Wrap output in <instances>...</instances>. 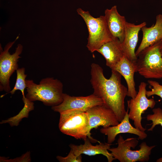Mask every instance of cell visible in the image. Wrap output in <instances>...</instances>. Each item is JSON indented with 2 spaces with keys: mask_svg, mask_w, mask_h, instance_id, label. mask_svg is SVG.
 <instances>
[{
  "mask_svg": "<svg viewBox=\"0 0 162 162\" xmlns=\"http://www.w3.org/2000/svg\"><path fill=\"white\" fill-rule=\"evenodd\" d=\"M111 72L110 77L107 79L102 68L98 64L92 63L91 66L90 82L93 94L102 99L103 104L113 111L120 122L126 112L124 100L127 96L128 88L122 84L120 74L113 70H111Z\"/></svg>",
  "mask_w": 162,
  "mask_h": 162,
  "instance_id": "obj_1",
  "label": "cell"
},
{
  "mask_svg": "<svg viewBox=\"0 0 162 162\" xmlns=\"http://www.w3.org/2000/svg\"><path fill=\"white\" fill-rule=\"evenodd\" d=\"M27 94L29 101H40L46 106H54L63 100V85L57 79L46 77L41 80L38 84L33 80H26Z\"/></svg>",
  "mask_w": 162,
  "mask_h": 162,
  "instance_id": "obj_2",
  "label": "cell"
},
{
  "mask_svg": "<svg viewBox=\"0 0 162 162\" xmlns=\"http://www.w3.org/2000/svg\"><path fill=\"white\" fill-rule=\"evenodd\" d=\"M60 114L58 128L63 134L76 139L85 141L88 137L92 142L100 143L91 136L89 118L86 111L69 110Z\"/></svg>",
  "mask_w": 162,
  "mask_h": 162,
  "instance_id": "obj_3",
  "label": "cell"
},
{
  "mask_svg": "<svg viewBox=\"0 0 162 162\" xmlns=\"http://www.w3.org/2000/svg\"><path fill=\"white\" fill-rule=\"evenodd\" d=\"M139 141L136 138L131 137L124 140L122 136L119 135L117 147L109 149L115 160L120 162H148L150 158L152 149L155 146H149L146 142H143L139 146L140 148L132 150L137 146Z\"/></svg>",
  "mask_w": 162,
  "mask_h": 162,
  "instance_id": "obj_4",
  "label": "cell"
},
{
  "mask_svg": "<svg viewBox=\"0 0 162 162\" xmlns=\"http://www.w3.org/2000/svg\"><path fill=\"white\" fill-rule=\"evenodd\" d=\"M76 11L86 25L88 32L86 47L91 52L97 51L103 44L112 39L104 16L95 18L88 11H85L80 8Z\"/></svg>",
  "mask_w": 162,
  "mask_h": 162,
  "instance_id": "obj_5",
  "label": "cell"
},
{
  "mask_svg": "<svg viewBox=\"0 0 162 162\" xmlns=\"http://www.w3.org/2000/svg\"><path fill=\"white\" fill-rule=\"evenodd\" d=\"M160 41L146 48L137 56L136 64L137 72L146 78H162Z\"/></svg>",
  "mask_w": 162,
  "mask_h": 162,
  "instance_id": "obj_6",
  "label": "cell"
},
{
  "mask_svg": "<svg viewBox=\"0 0 162 162\" xmlns=\"http://www.w3.org/2000/svg\"><path fill=\"white\" fill-rule=\"evenodd\" d=\"M16 40L8 43L3 50L0 45V91H4L7 93L11 90L10 84V79L13 74L19 68V59L21 53L23 46L18 44L15 52L12 54H10L9 50L14 43Z\"/></svg>",
  "mask_w": 162,
  "mask_h": 162,
  "instance_id": "obj_7",
  "label": "cell"
},
{
  "mask_svg": "<svg viewBox=\"0 0 162 162\" xmlns=\"http://www.w3.org/2000/svg\"><path fill=\"white\" fill-rule=\"evenodd\" d=\"M146 86L145 82H141L136 97L128 101L129 119L134 121L135 127L144 132L146 129L142 125V114L148 108H153L156 104L153 99L147 98L146 94Z\"/></svg>",
  "mask_w": 162,
  "mask_h": 162,
  "instance_id": "obj_8",
  "label": "cell"
},
{
  "mask_svg": "<svg viewBox=\"0 0 162 162\" xmlns=\"http://www.w3.org/2000/svg\"><path fill=\"white\" fill-rule=\"evenodd\" d=\"M103 104L102 99L93 94L86 96H74L64 93L62 102L52 106L51 109L59 113L72 110L86 111L92 107Z\"/></svg>",
  "mask_w": 162,
  "mask_h": 162,
  "instance_id": "obj_9",
  "label": "cell"
},
{
  "mask_svg": "<svg viewBox=\"0 0 162 162\" xmlns=\"http://www.w3.org/2000/svg\"><path fill=\"white\" fill-rule=\"evenodd\" d=\"M86 111L89 118L90 131L100 126L106 128L119 123L113 111L104 104L92 107Z\"/></svg>",
  "mask_w": 162,
  "mask_h": 162,
  "instance_id": "obj_10",
  "label": "cell"
},
{
  "mask_svg": "<svg viewBox=\"0 0 162 162\" xmlns=\"http://www.w3.org/2000/svg\"><path fill=\"white\" fill-rule=\"evenodd\" d=\"M146 23L143 22L136 25L126 21L124 40L121 43L124 56L131 61L136 62L137 57L135 49L138 41L139 32Z\"/></svg>",
  "mask_w": 162,
  "mask_h": 162,
  "instance_id": "obj_11",
  "label": "cell"
},
{
  "mask_svg": "<svg viewBox=\"0 0 162 162\" xmlns=\"http://www.w3.org/2000/svg\"><path fill=\"white\" fill-rule=\"evenodd\" d=\"M100 132L107 136V143L111 144L115 140L116 136L121 133H128L136 135L138 136L139 139L141 140L147 136L145 132L133 127L130 124L128 109L124 118L118 124L106 128H102L100 129Z\"/></svg>",
  "mask_w": 162,
  "mask_h": 162,
  "instance_id": "obj_12",
  "label": "cell"
},
{
  "mask_svg": "<svg viewBox=\"0 0 162 162\" xmlns=\"http://www.w3.org/2000/svg\"><path fill=\"white\" fill-rule=\"evenodd\" d=\"M108 30L113 38H118L121 43L124 40L126 20L124 16L118 12L116 6L105 11L104 15Z\"/></svg>",
  "mask_w": 162,
  "mask_h": 162,
  "instance_id": "obj_13",
  "label": "cell"
},
{
  "mask_svg": "<svg viewBox=\"0 0 162 162\" xmlns=\"http://www.w3.org/2000/svg\"><path fill=\"white\" fill-rule=\"evenodd\" d=\"M111 70L118 72L124 77L128 86L127 96L134 98L137 93L134 80V73L137 72L136 62L131 61L124 56Z\"/></svg>",
  "mask_w": 162,
  "mask_h": 162,
  "instance_id": "obj_14",
  "label": "cell"
},
{
  "mask_svg": "<svg viewBox=\"0 0 162 162\" xmlns=\"http://www.w3.org/2000/svg\"><path fill=\"white\" fill-rule=\"evenodd\" d=\"M111 144L108 143L100 142L98 145L94 146L92 145L88 138L84 141V143L83 144L77 145L70 144L69 146L77 156L82 154L89 156L101 154L107 158L108 162H112L115 159L111 153L108 152L109 149L111 148Z\"/></svg>",
  "mask_w": 162,
  "mask_h": 162,
  "instance_id": "obj_15",
  "label": "cell"
},
{
  "mask_svg": "<svg viewBox=\"0 0 162 162\" xmlns=\"http://www.w3.org/2000/svg\"><path fill=\"white\" fill-rule=\"evenodd\" d=\"M141 30L142 32V38L135 52L136 57L144 49L162 39V15L159 14L156 16L154 25L150 27H147L146 26H144Z\"/></svg>",
  "mask_w": 162,
  "mask_h": 162,
  "instance_id": "obj_16",
  "label": "cell"
},
{
  "mask_svg": "<svg viewBox=\"0 0 162 162\" xmlns=\"http://www.w3.org/2000/svg\"><path fill=\"white\" fill-rule=\"evenodd\" d=\"M97 51L103 56L106 65L111 69L124 56L121 43L116 38L104 44Z\"/></svg>",
  "mask_w": 162,
  "mask_h": 162,
  "instance_id": "obj_17",
  "label": "cell"
},
{
  "mask_svg": "<svg viewBox=\"0 0 162 162\" xmlns=\"http://www.w3.org/2000/svg\"><path fill=\"white\" fill-rule=\"evenodd\" d=\"M16 79L14 86L13 89L9 92L2 95L1 97L4 96L7 94L10 93L12 94H14L15 92L19 90L21 92L22 98L25 97L24 94V91L26 88V78L27 74L25 73V69L24 68H18L16 70Z\"/></svg>",
  "mask_w": 162,
  "mask_h": 162,
  "instance_id": "obj_18",
  "label": "cell"
},
{
  "mask_svg": "<svg viewBox=\"0 0 162 162\" xmlns=\"http://www.w3.org/2000/svg\"><path fill=\"white\" fill-rule=\"evenodd\" d=\"M153 114H148L146 117L147 120L152 122L151 127L148 129V131H152L157 125L162 127V109L159 107L153 109ZM162 138V135H161Z\"/></svg>",
  "mask_w": 162,
  "mask_h": 162,
  "instance_id": "obj_19",
  "label": "cell"
},
{
  "mask_svg": "<svg viewBox=\"0 0 162 162\" xmlns=\"http://www.w3.org/2000/svg\"><path fill=\"white\" fill-rule=\"evenodd\" d=\"M148 82L152 87L150 88L151 90H146L147 97H149L155 95L160 97L162 99V85L155 81L151 80H148Z\"/></svg>",
  "mask_w": 162,
  "mask_h": 162,
  "instance_id": "obj_20",
  "label": "cell"
},
{
  "mask_svg": "<svg viewBox=\"0 0 162 162\" xmlns=\"http://www.w3.org/2000/svg\"><path fill=\"white\" fill-rule=\"evenodd\" d=\"M56 158L60 162H81L82 161V154L78 156L76 155L71 149L67 156L63 157L60 156H57Z\"/></svg>",
  "mask_w": 162,
  "mask_h": 162,
  "instance_id": "obj_21",
  "label": "cell"
},
{
  "mask_svg": "<svg viewBox=\"0 0 162 162\" xmlns=\"http://www.w3.org/2000/svg\"><path fill=\"white\" fill-rule=\"evenodd\" d=\"M0 162H31L30 152H27L22 156L14 159H8L4 157H0Z\"/></svg>",
  "mask_w": 162,
  "mask_h": 162,
  "instance_id": "obj_22",
  "label": "cell"
},
{
  "mask_svg": "<svg viewBox=\"0 0 162 162\" xmlns=\"http://www.w3.org/2000/svg\"><path fill=\"white\" fill-rule=\"evenodd\" d=\"M160 51L162 56V39L160 41Z\"/></svg>",
  "mask_w": 162,
  "mask_h": 162,
  "instance_id": "obj_23",
  "label": "cell"
},
{
  "mask_svg": "<svg viewBox=\"0 0 162 162\" xmlns=\"http://www.w3.org/2000/svg\"><path fill=\"white\" fill-rule=\"evenodd\" d=\"M157 162H162V157L156 160Z\"/></svg>",
  "mask_w": 162,
  "mask_h": 162,
  "instance_id": "obj_24",
  "label": "cell"
}]
</instances>
